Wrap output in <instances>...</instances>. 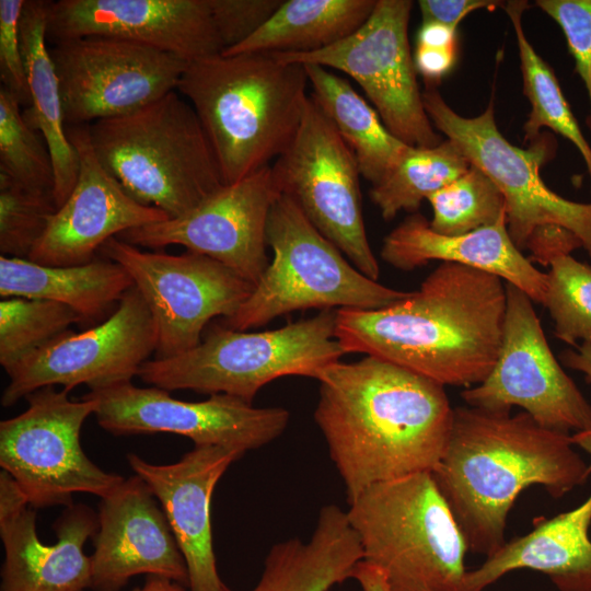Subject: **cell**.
<instances>
[{
	"label": "cell",
	"mask_w": 591,
	"mask_h": 591,
	"mask_svg": "<svg viewBox=\"0 0 591 591\" xmlns=\"http://www.w3.org/2000/svg\"><path fill=\"white\" fill-rule=\"evenodd\" d=\"M337 310L282 327L246 332L212 325L194 348L172 358L146 361L138 376L166 391L228 394L247 403L271 381L287 375L316 379L345 350L335 337Z\"/></svg>",
	"instance_id": "52a82bcc"
},
{
	"label": "cell",
	"mask_w": 591,
	"mask_h": 591,
	"mask_svg": "<svg viewBox=\"0 0 591 591\" xmlns=\"http://www.w3.org/2000/svg\"><path fill=\"white\" fill-rule=\"evenodd\" d=\"M316 380L314 420L348 503L374 484L438 465L454 409L443 385L371 356L332 363Z\"/></svg>",
	"instance_id": "6da1fadb"
},
{
	"label": "cell",
	"mask_w": 591,
	"mask_h": 591,
	"mask_svg": "<svg viewBox=\"0 0 591 591\" xmlns=\"http://www.w3.org/2000/svg\"><path fill=\"white\" fill-rule=\"evenodd\" d=\"M506 282L468 266L441 263L397 302L338 309L335 337L345 350L375 357L443 386L482 383L497 360Z\"/></svg>",
	"instance_id": "7a4b0ae2"
},
{
	"label": "cell",
	"mask_w": 591,
	"mask_h": 591,
	"mask_svg": "<svg viewBox=\"0 0 591 591\" xmlns=\"http://www.w3.org/2000/svg\"><path fill=\"white\" fill-rule=\"evenodd\" d=\"M502 2L493 0H419L422 22H438L452 28L470 13L479 9H491Z\"/></svg>",
	"instance_id": "60d3db41"
},
{
	"label": "cell",
	"mask_w": 591,
	"mask_h": 591,
	"mask_svg": "<svg viewBox=\"0 0 591 591\" xmlns=\"http://www.w3.org/2000/svg\"><path fill=\"white\" fill-rule=\"evenodd\" d=\"M30 506L27 497L15 478L4 470L0 472V525L16 519Z\"/></svg>",
	"instance_id": "ee69618b"
},
{
	"label": "cell",
	"mask_w": 591,
	"mask_h": 591,
	"mask_svg": "<svg viewBox=\"0 0 591 591\" xmlns=\"http://www.w3.org/2000/svg\"><path fill=\"white\" fill-rule=\"evenodd\" d=\"M100 251L127 271L144 299L155 324L159 359L196 347L207 324L232 316L254 289L223 264L190 251H144L118 237Z\"/></svg>",
	"instance_id": "4fadbf2b"
},
{
	"label": "cell",
	"mask_w": 591,
	"mask_h": 591,
	"mask_svg": "<svg viewBox=\"0 0 591 591\" xmlns=\"http://www.w3.org/2000/svg\"><path fill=\"white\" fill-rule=\"evenodd\" d=\"M280 194L368 278L379 263L367 236L357 161L315 99L309 95L300 127L271 165Z\"/></svg>",
	"instance_id": "8fae6325"
},
{
	"label": "cell",
	"mask_w": 591,
	"mask_h": 591,
	"mask_svg": "<svg viewBox=\"0 0 591 591\" xmlns=\"http://www.w3.org/2000/svg\"><path fill=\"white\" fill-rule=\"evenodd\" d=\"M591 494L578 507L534 520L528 534L506 541L476 569L467 570L460 591H483L519 569L545 573L559 591H591Z\"/></svg>",
	"instance_id": "d4e9b609"
},
{
	"label": "cell",
	"mask_w": 591,
	"mask_h": 591,
	"mask_svg": "<svg viewBox=\"0 0 591 591\" xmlns=\"http://www.w3.org/2000/svg\"><path fill=\"white\" fill-rule=\"evenodd\" d=\"M543 305L555 324V336L576 347L591 344V266L570 254L553 258ZM581 343V344H582Z\"/></svg>",
	"instance_id": "d590c367"
},
{
	"label": "cell",
	"mask_w": 591,
	"mask_h": 591,
	"mask_svg": "<svg viewBox=\"0 0 591 591\" xmlns=\"http://www.w3.org/2000/svg\"><path fill=\"white\" fill-rule=\"evenodd\" d=\"M426 113L434 128L445 135L498 186L506 200L508 232L519 250L546 227L572 233L591 257V202L564 198L547 187L540 175L553 153L540 137L528 149L510 143L499 131L494 104L476 117H463L452 109L434 85L422 92Z\"/></svg>",
	"instance_id": "9c48e42d"
},
{
	"label": "cell",
	"mask_w": 591,
	"mask_h": 591,
	"mask_svg": "<svg viewBox=\"0 0 591 591\" xmlns=\"http://www.w3.org/2000/svg\"><path fill=\"white\" fill-rule=\"evenodd\" d=\"M132 591H186V587L164 577L149 575L143 583Z\"/></svg>",
	"instance_id": "c3c4849f"
},
{
	"label": "cell",
	"mask_w": 591,
	"mask_h": 591,
	"mask_svg": "<svg viewBox=\"0 0 591 591\" xmlns=\"http://www.w3.org/2000/svg\"><path fill=\"white\" fill-rule=\"evenodd\" d=\"M155 348L154 321L134 286L104 322L81 333L70 329L15 366L1 405L9 407L44 386L71 391L84 384L95 391L130 382Z\"/></svg>",
	"instance_id": "e0dca14e"
},
{
	"label": "cell",
	"mask_w": 591,
	"mask_h": 591,
	"mask_svg": "<svg viewBox=\"0 0 591 591\" xmlns=\"http://www.w3.org/2000/svg\"><path fill=\"white\" fill-rule=\"evenodd\" d=\"M456 48H431L416 46L414 63L427 85H434L453 68Z\"/></svg>",
	"instance_id": "7bdbcfd3"
},
{
	"label": "cell",
	"mask_w": 591,
	"mask_h": 591,
	"mask_svg": "<svg viewBox=\"0 0 591 591\" xmlns=\"http://www.w3.org/2000/svg\"><path fill=\"white\" fill-rule=\"evenodd\" d=\"M417 46L456 48V28L438 22H422L417 34Z\"/></svg>",
	"instance_id": "f6af8a7d"
},
{
	"label": "cell",
	"mask_w": 591,
	"mask_h": 591,
	"mask_svg": "<svg viewBox=\"0 0 591 591\" xmlns=\"http://www.w3.org/2000/svg\"><path fill=\"white\" fill-rule=\"evenodd\" d=\"M280 195L271 165L208 196L188 212L121 233L138 247L160 250L182 245L208 256L255 286L269 265L266 229Z\"/></svg>",
	"instance_id": "ac0fdd59"
},
{
	"label": "cell",
	"mask_w": 591,
	"mask_h": 591,
	"mask_svg": "<svg viewBox=\"0 0 591 591\" xmlns=\"http://www.w3.org/2000/svg\"><path fill=\"white\" fill-rule=\"evenodd\" d=\"M26 0H0V79L1 88L31 104L20 38V20Z\"/></svg>",
	"instance_id": "f35d334b"
},
{
	"label": "cell",
	"mask_w": 591,
	"mask_h": 591,
	"mask_svg": "<svg viewBox=\"0 0 591 591\" xmlns=\"http://www.w3.org/2000/svg\"><path fill=\"white\" fill-rule=\"evenodd\" d=\"M349 506L362 560L391 591L461 590L468 548L431 472L374 484Z\"/></svg>",
	"instance_id": "8992f818"
},
{
	"label": "cell",
	"mask_w": 591,
	"mask_h": 591,
	"mask_svg": "<svg viewBox=\"0 0 591 591\" xmlns=\"http://www.w3.org/2000/svg\"><path fill=\"white\" fill-rule=\"evenodd\" d=\"M48 1L26 0L20 20V38L31 104L23 111L48 147L54 167V199L60 207L76 185L78 153L67 136L59 80L47 47Z\"/></svg>",
	"instance_id": "4316f807"
},
{
	"label": "cell",
	"mask_w": 591,
	"mask_h": 591,
	"mask_svg": "<svg viewBox=\"0 0 591 591\" xmlns=\"http://www.w3.org/2000/svg\"><path fill=\"white\" fill-rule=\"evenodd\" d=\"M50 56L67 125L130 114L171 91L187 61L115 37L89 36L55 44Z\"/></svg>",
	"instance_id": "9a60e30c"
},
{
	"label": "cell",
	"mask_w": 591,
	"mask_h": 591,
	"mask_svg": "<svg viewBox=\"0 0 591 591\" xmlns=\"http://www.w3.org/2000/svg\"><path fill=\"white\" fill-rule=\"evenodd\" d=\"M134 287L127 271L112 259L73 266H47L0 256V296L49 300L68 305L82 322L103 317Z\"/></svg>",
	"instance_id": "83f0119b"
},
{
	"label": "cell",
	"mask_w": 591,
	"mask_h": 591,
	"mask_svg": "<svg viewBox=\"0 0 591 591\" xmlns=\"http://www.w3.org/2000/svg\"><path fill=\"white\" fill-rule=\"evenodd\" d=\"M97 424L114 436L170 432L195 445H221L246 452L277 439L287 428L282 407H254L239 397L212 394L205 401L174 398L157 386L130 382L90 391Z\"/></svg>",
	"instance_id": "2e32d148"
},
{
	"label": "cell",
	"mask_w": 591,
	"mask_h": 591,
	"mask_svg": "<svg viewBox=\"0 0 591 591\" xmlns=\"http://www.w3.org/2000/svg\"><path fill=\"white\" fill-rule=\"evenodd\" d=\"M570 434L547 429L525 412L453 409L449 440L431 472L468 551L495 554L506 543L507 518L532 485L555 499L583 485L589 464Z\"/></svg>",
	"instance_id": "3957f363"
},
{
	"label": "cell",
	"mask_w": 591,
	"mask_h": 591,
	"mask_svg": "<svg viewBox=\"0 0 591 591\" xmlns=\"http://www.w3.org/2000/svg\"><path fill=\"white\" fill-rule=\"evenodd\" d=\"M266 243L274 257L248 298L223 320L225 327L246 331L305 309L376 310L409 293L359 271L287 195L270 209Z\"/></svg>",
	"instance_id": "ba28073f"
},
{
	"label": "cell",
	"mask_w": 591,
	"mask_h": 591,
	"mask_svg": "<svg viewBox=\"0 0 591 591\" xmlns=\"http://www.w3.org/2000/svg\"><path fill=\"white\" fill-rule=\"evenodd\" d=\"M526 247L532 252V262L548 265L553 258L570 254L572 250L581 247V243L572 233L563 228L546 227L531 237Z\"/></svg>",
	"instance_id": "b9f144b4"
},
{
	"label": "cell",
	"mask_w": 591,
	"mask_h": 591,
	"mask_svg": "<svg viewBox=\"0 0 591 591\" xmlns=\"http://www.w3.org/2000/svg\"><path fill=\"white\" fill-rule=\"evenodd\" d=\"M535 3L565 35L575 71L587 91L590 104L587 125L591 131V0H537Z\"/></svg>",
	"instance_id": "74e56055"
},
{
	"label": "cell",
	"mask_w": 591,
	"mask_h": 591,
	"mask_svg": "<svg viewBox=\"0 0 591 591\" xmlns=\"http://www.w3.org/2000/svg\"><path fill=\"white\" fill-rule=\"evenodd\" d=\"M89 36L142 44L187 62L223 51L208 0L48 1L47 39Z\"/></svg>",
	"instance_id": "d6986e66"
},
{
	"label": "cell",
	"mask_w": 591,
	"mask_h": 591,
	"mask_svg": "<svg viewBox=\"0 0 591 591\" xmlns=\"http://www.w3.org/2000/svg\"><path fill=\"white\" fill-rule=\"evenodd\" d=\"M309 83L274 53L218 54L187 63L176 91L195 109L223 185L269 165L294 138Z\"/></svg>",
	"instance_id": "277c9868"
},
{
	"label": "cell",
	"mask_w": 591,
	"mask_h": 591,
	"mask_svg": "<svg viewBox=\"0 0 591 591\" xmlns=\"http://www.w3.org/2000/svg\"><path fill=\"white\" fill-rule=\"evenodd\" d=\"M245 452L195 445L171 464H153L135 453L126 459L159 500L188 570L189 591H223L212 545L210 502L228 467Z\"/></svg>",
	"instance_id": "7402d4cb"
},
{
	"label": "cell",
	"mask_w": 591,
	"mask_h": 591,
	"mask_svg": "<svg viewBox=\"0 0 591 591\" xmlns=\"http://www.w3.org/2000/svg\"><path fill=\"white\" fill-rule=\"evenodd\" d=\"M430 228L440 234L460 235L490 227L506 217V200L493 179L475 165L431 194Z\"/></svg>",
	"instance_id": "836d02e7"
},
{
	"label": "cell",
	"mask_w": 591,
	"mask_h": 591,
	"mask_svg": "<svg viewBox=\"0 0 591 591\" xmlns=\"http://www.w3.org/2000/svg\"><path fill=\"white\" fill-rule=\"evenodd\" d=\"M506 297L495 366L482 383L465 389L461 397L467 406L485 410L521 407L541 426L563 433L590 429L591 405L552 352L533 301L507 282Z\"/></svg>",
	"instance_id": "5bb4252c"
},
{
	"label": "cell",
	"mask_w": 591,
	"mask_h": 591,
	"mask_svg": "<svg viewBox=\"0 0 591 591\" xmlns=\"http://www.w3.org/2000/svg\"><path fill=\"white\" fill-rule=\"evenodd\" d=\"M563 363L584 375L587 383L591 384V344L582 343L576 349H566L561 352Z\"/></svg>",
	"instance_id": "bcb514c9"
},
{
	"label": "cell",
	"mask_w": 591,
	"mask_h": 591,
	"mask_svg": "<svg viewBox=\"0 0 591 591\" xmlns=\"http://www.w3.org/2000/svg\"><path fill=\"white\" fill-rule=\"evenodd\" d=\"M97 529V514L82 503L65 508L54 523L57 541L51 545L38 538L33 508L1 524L4 560L0 591L91 589V561L84 554V544Z\"/></svg>",
	"instance_id": "cb8c5ba5"
},
{
	"label": "cell",
	"mask_w": 591,
	"mask_h": 591,
	"mask_svg": "<svg viewBox=\"0 0 591 591\" xmlns=\"http://www.w3.org/2000/svg\"><path fill=\"white\" fill-rule=\"evenodd\" d=\"M362 559L361 544L347 511L326 505L308 541L293 537L273 545L262 576L250 591H329L352 578ZM223 591L233 590L225 586Z\"/></svg>",
	"instance_id": "484cf974"
},
{
	"label": "cell",
	"mask_w": 591,
	"mask_h": 591,
	"mask_svg": "<svg viewBox=\"0 0 591 591\" xmlns=\"http://www.w3.org/2000/svg\"><path fill=\"white\" fill-rule=\"evenodd\" d=\"M80 322L82 318L76 311L58 302L3 298L0 301V364L9 373Z\"/></svg>",
	"instance_id": "d6a6232c"
},
{
	"label": "cell",
	"mask_w": 591,
	"mask_h": 591,
	"mask_svg": "<svg viewBox=\"0 0 591 591\" xmlns=\"http://www.w3.org/2000/svg\"><path fill=\"white\" fill-rule=\"evenodd\" d=\"M381 258L399 270H414L431 260L454 263L500 277L543 304L547 274L537 269L513 243L507 216L490 227L465 234L434 232L420 213L405 218L384 239Z\"/></svg>",
	"instance_id": "603a6c76"
},
{
	"label": "cell",
	"mask_w": 591,
	"mask_h": 591,
	"mask_svg": "<svg viewBox=\"0 0 591 591\" xmlns=\"http://www.w3.org/2000/svg\"><path fill=\"white\" fill-rule=\"evenodd\" d=\"M376 0H287L248 38L221 54L312 53L357 31Z\"/></svg>",
	"instance_id": "f546056e"
},
{
	"label": "cell",
	"mask_w": 591,
	"mask_h": 591,
	"mask_svg": "<svg viewBox=\"0 0 591 591\" xmlns=\"http://www.w3.org/2000/svg\"><path fill=\"white\" fill-rule=\"evenodd\" d=\"M514 30L523 93L531 104V112L523 126L524 141L533 143L547 127L569 140L581 154L591 183V147L561 91L553 69L536 53L529 42L522 15L529 8L528 1L510 0L503 3Z\"/></svg>",
	"instance_id": "4dcf8cb0"
},
{
	"label": "cell",
	"mask_w": 591,
	"mask_h": 591,
	"mask_svg": "<svg viewBox=\"0 0 591 591\" xmlns=\"http://www.w3.org/2000/svg\"><path fill=\"white\" fill-rule=\"evenodd\" d=\"M361 588V591H391L384 573L378 568L361 560L352 576Z\"/></svg>",
	"instance_id": "7dc6e473"
},
{
	"label": "cell",
	"mask_w": 591,
	"mask_h": 591,
	"mask_svg": "<svg viewBox=\"0 0 591 591\" xmlns=\"http://www.w3.org/2000/svg\"><path fill=\"white\" fill-rule=\"evenodd\" d=\"M573 445L581 448L589 454V473L591 474V428L570 434Z\"/></svg>",
	"instance_id": "681fc988"
},
{
	"label": "cell",
	"mask_w": 591,
	"mask_h": 591,
	"mask_svg": "<svg viewBox=\"0 0 591 591\" xmlns=\"http://www.w3.org/2000/svg\"><path fill=\"white\" fill-rule=\"evenodd\" d=\"M208 2L224 51L254 34L276 12L282 0H208Z\"/></svg>",
	"instance_id": "ab89813d"
},
{
	"label": "cell",
	"mask_w": 591,
	"mask_h": 591,
	"mask_svg": "<svg viewBox=\"0 0 591 591\" xmlns=\"http://www.w3.org/2000/svg\"><path fill=\"white\" fill-rule=\"evenodd\" d=\"M413 4L376 0L367 21L344 39L312 53L274 54L350 76L396 138L410 147H434L443 140L426 113L408 40Z\"/></svg>",
	"instance_id": "7c38bea8"
},
{
	"label": "cell",
	"mask_w": 591,
	"mask_h": 591,
	"mask_svg": "<svg viewBox=\"0 0 591 591\" xmlns=\"http://www.w3.org/2000/svg\"><path fill=\"white\" fill-rule=\"evenodd\" d=\"M66 389H38L27 408L0 422V466L25 493L33 509L73 505L77 493L103 498L125 478L100 468L84 453L80 433L96 402L71 401Z\"/></svg>",
	"instance_id": "30bf717a"
},
{
	"label": "cell",
	"mask_w": 591,
	"mask_h": 591,
	"mask_svg": "<svg viewBox=\"0 0 591 591\" xmlns=\"http://www.w3.org/2000/svg\"><path fill=\"white\" fill-rule=\"evenodd\" d=\"M67 136L78 153V178L27 258L47 266L90 263L109 239L169 219L164 211L135 200L101 164L88 125H67Z\"/></svg>",
	"instance_id": "ffe728a7"
},
{
	"label": "cell",
	"mask_w": 591,
	"mask_h": 591,
	"mask_svg": "<svg viewBox=\"0 0 591 591\" xmlns=\"http://www.w3.org/2000/svg\"><path fill=\"white\" fill-rule=\"evenodd\" d=\"M91 590L121 591L137 575L188 588V570L162 507L138 475L125 478L99 502Z\"/></svg>",
	"instance_id": "44dd1931"
},
{
	"label": "cell",
	"mask_w": 591,
	"mask_h": 591,
	"mask_svg": "<svg viewBox=\"0 0 591 591\" xmlns=\"http://www.w3.org/2000/svg\"><path fill=\"white\" fill-rule=\"evenodd\" d=\"M88 129L99 161L123 188L169 218L188 212L223 185L200 120L176 90Z\"/></svg>",
	"instance_id": "5b68a950"
},
{
	"label": "cell",
	"mask_w": 591,
	"mask_h": 591,
	"mask_svg": "<svg viewBox=\"0 0 591 591\" xmlns=\"http://www.w3.org/2000/svg\"><path fill=\"white\" fill-rule=\"evenodd\" d=\"M21 106L0 89V172L30 188L53 193L50 152L43 135L24 119Z\"/></svg>",
	"instance_id": "e575fe53"
},
{
	"label": "cell",
	"mask_w": 591,
	"mask_h": 591,
	"mask_svg": "<svg viewBox=\"0 0 591 591\" xmlns=\"http://www.w3.org/2000/svg\"><path fill=\"white\" fill-rule=\"evenodd\" d=\"M471 162L451 140L434 147H408L394 169L371 186L370 198L385 220L399 211L415 212L424 199L449 185Z\"/></svg>",
	"instance_id": "1f68e13d"
},
{
	"label": "cell",
	"mask_w": 591,
	"mask_h": 591,
	"mask_svg": "<svg viewBox=\"0 0 591 591\" xmlns=\"http://www.w3.org/2000/svg\"><path fill=\"white\" fill-rule=\"evenodd\" d=\"M312 96L355 155L360 175L380 183L409 147L383 124L375 108L344 78L315 63H302Z\"/></svg>",
	"instance_id": "f1b7e54d"
},
{
	"label": "cell",
	"mask_w": 591,
	"mask_h": 591,
	"mask_svg": "<svg viewBox=\"0 0 591 591\" xmlns=\"http://www.w3.org/2000/svg\"><path fill=\"white\" fill-rule=\"evenodd\" d=\"M57 206L51 192L30 188L0 172V252L27 259Z\"/></svg>",
	"instance_id": "8d00e7d4"
}]
</instances>
